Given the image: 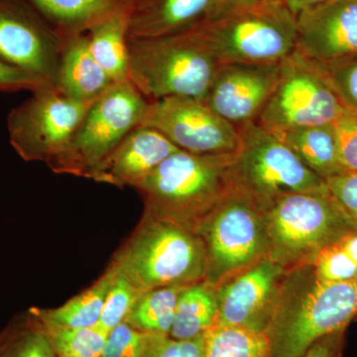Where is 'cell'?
<instances>
[{"mask_svg": "<svg viewBox=\"0 0 357 357\" xmlns=\"http://www.w3.org/2000/svg\"><path fill=\"white\" fill-rule=\"evenodd\" d=\"M114 268L96 285L52 310H32V318L42 328H89L98 325L112 280Z\"/></svg>", "mask_w": 357, "mask_h": 357, "instance_id": "603a6c76", "label": "cell"}, {"mask_svg": "<svg viewBox=\"0 0 357 357\" xmlns=\"http://www.w3.org/2000/svg\"><path fill=\"white\" fill-rule=\"evenodd\" d=\"M40 328L50 340L57 357H102L109 335V332L98 325L77 328Z\"/></svg>", "mask_w": 357, "mask_h": 357, "instance_id": "4316f807", "label": "cell"}, {"mask_svg": "<svg viewBox=\"0 0 357 357\" xmlns=\"http://www.w3.org/2000/svg\"><path fill=\"white\" fill-rule=\"evenodd\" d=\"M297 18V49L321 66L357 55V0H328Z\"/></svg>", "mask_w": 357, "mask_h": 357, "instance_id": "2e32d148", "label": "cell"}, {"mask_svg": "<svg viewBox=\"0 0 357 357\" xmlns=\"http://www.w3.org/2000/svg\"><path fill=\"white\" fill-rule=\"evenodd\" d=\"M218 314L217 289L206 281L185 286L178 296L169 337L175 340L202 337L215 325Z\"/></svg>", "mask_w": 357, "mask_h": 357, "instance_id": "cb8c5ba5", "label": "cell"}, {"mask_svg": "<svg viewBox=\"0 0 357 357\" xmlns=\"http://www.w3.org/2000/svg\"><path fill=\"white\" fill-rule=\"evenodd\" d=\"M311 267L312 273L321 281L357 280V263L347 255L338 243L321 249Z\"/></svg>", "mask_w": 357, "mask_h": 357, "instance_id": "f546056e", "label": "cell"}, {"mask_svg": "<svg viewBox=\"0 0 357 357\" xmlns=\"http://www.w3.org/2000/svg\"><path fill=\"white\" fill-rule=\"evenodd\" d=\"M141 126L159 131L178 149L192 154H234L241 145L238 128L198 98L151 100Z\"/></svg>", "mask_w": 357, "mask_h": 357, "instance_id": "7c38bea8", "label": "cell"}, {"mask_svg": "<svg viewBox=\"0 0 357 357\" xmlns=\"http://www.w3.org/2000/svg\"><path fill=\"white\" fill-rule=\"evenodd\" d=\"M50 340L32 318L26 328L4 333L0 357H56Z\"/></svg>", "mask_w": 357, "mask_h": 357, "instance_id": "f1b7e54d", "label": "cell"}, {"mask_svg": "<svg viewBox=\"0 0 357 357\" xmlns=\"http://www.w3.org/2000/svg\"><path fill=\"white\" fill-rule=\"evenodd\" d=\"M328 194L357 230V173H342L326 180Z\"/></svg>", "mask_w": 357, "mask_h": 357, "instance_id": "836d02e7", "label": "cell"}, {"mask_svg": "<svg viewBox=\"0 0 357 357\" xmlns=\"http://www.w3.org/2000/svg\"><path fill=\"white\" fill-rule=\"evenodd\" d=\"M194 229L206 250L204 281L215 288L269 257L261 208L236 187Z\"/></svg>", "mask_w": 357, "mask_h": 357, "instance_id": "52a82bcc", "label": "cell"}, {"mask_svg": "<svg viewBox=\"0 0 357 357\" xmlns=\"http://www.w3.org/2000/svg\"><path fill=\"white\" fill-rule=\"evenodd\" d=\"M153 337L124 321L109 333L102 357H147Z\"/></svg>", "mask_w": 357, "mask_h": 357, "instance_id": "4dcf8cb0", "label": "cell"}, {"mask_svg": "<svg viewBox=\"0 0 357 357\" xmlns=\"http://www.w3.org/2000/svg\"><path fill=\"white\" fill-rule=\"evenodd\" d=\"M227 3H241V2L255 1V0H225Z\"/></svg>", "mask_w": 357, "mask_h": 357, "instance_id": "ab89813d", "label": "cell"}, {"mask_svg": "<svg viewBox=\"0 0 357 357\" xmlns=\"http://www.w3.org/2000/svg\"><path fill=\"white\" fill-rule=\"evenodd\" d=\"M225 0H131L128 39L181 34L211 20Z\"/></svg>", "mask_w": 357, "mask_h": 357, "instance_id": "e0dca14e", "label": "cell"}, {"mask_svg": "<svg viewBox=\"0 0 357 357\" xmlns=\"http://www.w3.org/2000/svg\"><path fill=\"white\" fill-rule=\"evenodd\" d=\"M270 131V130H269ZM312 172L328 180L344 173L333 123L271 131Z\"/></svg>", "mask_w": 357, "mask_h": 357, "instance_id": "44dd1931", "label": "cell"}, {"mask_svg": "<svg viewBox=\"0 0 357 357\" xmlns=\"http://www.w3.org/2000/svg\"><path fill=\"white\" fill-rule=\"evenodd\" d=\"M284 3L292 11L294 15L297 16L302 11L319 6L328 0H283Z\"/></svg>", "mask_w": 357, "mask_h": 357, "instance_id": "74e56055", "label": "cell"}, {"mask_svg": "<svg viewBox=\"0 0 357 357\" xmlns=\"http://www.w3.org/2000/svg\"><path fill=\"white\" fill-rule=\"evenodd\" d=\"M340 333H333L321 338L301 357H337Z\"/></svg>", "mask_w": 357, "mask_h": 357, "instance_id": "8d00e7d4", "label": "cell"}, {"mask_svg": "<svg viewBox=\"0 0 357 357\" xmlns=\"http://www.w3.org/2000/svg\"><path fill=\"white\" fill-rule=\"evenodd\" d=\"M147 357H204V335L191 340H175L154 335Z\"/></svg>", "mask_w": 357, "mask_h": 357, "instance_id": "e575fe53", "label": "cell"}, {"mask_svg": "<svg viewBox=\"0 0 357 357\" xmlns=\"http://www.w3.org/2000/svg\"><path fill=\"white\" fill-rule=\"evenodd\" d=\"M43 86L46 84L39 79L0 61V93L34 91Z\"/></svg>", "mask_w": 357, "mask_h": 357, "instance_id": "d590c367", "label": "cell"}, {"mask_svg": "<svg viewBox=\"0 0 357 357\" xmlns=\"http://www.w3.org/2000/svg\"><path fill=\"white\" fill-rule=\"evenodd\" d=\"M340 245L344 249L347 255L357 263V230L351 232L338 241Z\"/></svg>", "mask_w": 357, "mask_h": 357, "instance_id": "f35d334b", "label": "cell"}, {"mask_svg": "<svg viewBox=\"0 0 357 357\" xmlns=\"http://www.w3.org/2000/svg\"><path fill=\"white\" fill-rule=\"evenodd\" d=\"M237 128L241 145L234 159V183L260 208L284 195L328 191L325 178L305 166L271 131L255 121Z\"/></svg>", "mask_w": 357, "mask_h": 357, "instance_id": "ba28073f", "label": "cell"}, {"mask_svg": "<svg viewBox=\"0 0 357 357\" xmlns=\"http://www.w3.org/2000/svg\"><path fill=\"white\" fill-rule=\"evenodd\" d=\"M323 67L342 105L357 110V55Z\"/></svg>", "mask_w": 357, "mask_h": 357, "instance_id": "d6a6232c", "label": "cell"}, {"mask_svg": "<svg viewBox=\"0 0 357 357\" xmlns=\"http://www.w3.org/2000/svg\"><path fill=\"white\" fill-rule=\"evenodd\" d=\"M287 274L267 257L220 284L215 324L267 333Z\"/></svg>", "mask_w": 357, "mask_h": 357, "instance_id": "5bb4252c", "label": "cell"}, {"mask_svg": "<svg viewBox=\"0 0 357 357\" xmlns=\"http://www.w3.org/2000/svg\"><path fill=\"white\" fill-rule=\"evenodd\" d=\"M117 271L144 293L204 281L203 241L191 227L150 211L149 220L119 258Z\"/></svg>", "mask_w": 357, "mask_h": 357, "instance_id": "8992f818", "label": "cell"}, {"mask_svg": "<svg viewBox=\"0 0 357 357\" xmlns=\"http://www.w3.org/2000/svg\"><path fill=\"white\" fill-rule=\"evenodd\" d=\"M357 316V280L325 282L311 265L286 275L267 333L272 357H301Z\"/></svg>", "mask_w": 357, "mask_h": 357, "instance_id": "6da1fadb", "label": "cell"}, {"mask_svg": "<svg viewBox=\"0 0 357 357\" xmlns=\"http://www.w3.org/2000/svg\"><path fill=\"white\" fill-rule=\"evenodd\" d=\"M280 64L220 65L204 102L236 128L256 121L278 81Z\"/></svg>", "mask_w": 357, "mask_h": 357, "instance_id": "9a60e30c", "label": "cell"}, {"mask_svg": "<svg viewBox=\"0 0 357 357\" xmlns=\"http://www.w3.org/2000/svg\"><path fill=\"white\" fill-rule=\"evenodd\" d=\"M204 357H272L265 332L215 324L204 335Z\"/></svg>", "mask_w": 357, "mask_h": 357, "instance_id": "d4e9b609", "label": "cell"}, {"mask_svg": "<svg viewBox=\"0 0 357 357\" xmlns=\"http://www.w3.org/2000/svg\"><path fill=\"white\" fill-rule=\"evenodd\" d=\"M261 211L269 258L287 273L310 266L321 249L356 231L328 191L284 195Z\"/></svg>", "mask_w": 357, "mask_h": 357, "instance_id": "5b68a950", "label": "cell"}, {"mask_svg": "<svg viewBox=\"0 0 357 357\" xmlns=\"http://www.w3.org/2000/svg\"><path fill=\"white\" fill-rule=\"evenodd\" d=\"M114 271V280L105 298L98 323L100 328L109 333L115 326L126 321L134 304L142 294L128 277L119 273L115 267Z\"/></svg>", "mask_w": 357, "mask_h": 357, "instance_id": "83f0119b", "label": "cell"}, {"mask_svg": "<svg viewBox=\"0 0 357 357\" xmlns=\"http://www.w3.org/2000/svg\"><path fill=\"white\" fill-rule=\"evenodd\" d=\"M185 286L152 289L142 293L126 319L141 332L169 335L175 318L178 296Z\"/></svg>", "mask_w": 357, "mask_h": 357, "instance_id": "484cf974", "label": "cell"}, {"mask_svg": "<svg viewBox=\"0 0 357 357\" xmlns=\"http://www.w3.org/2000/svg\"><path fill=\"white\" fill-rule=\"evenodd\" d=\"M192 31L220 65L280 64L297 49V18L283 0L227 3Z\"/></svg>", "mask_w": 357, "mask_h": 357, "instance_id": "7a4b0ae2", "label": "cell"}, {"mask_svg": "<svg viewBox=\"0 0 357 357\" xmlns=\"http://www.w3.org/2000/svg\"><path fill=\"white\" fill-rule=\"evenodd\" d=\"M31 93L7 117L10 143L23 159L43 160L53 165L67 151L93 102H77L55 86Z\"/></svg>", "mask_w": 357, "mask_h": 357, "instance_id": "8fae6325", "label": "cell"}, {"mask_svg": "<svg viewBox=\"0 0 357 357\" xmlns=\"http://www.w3.org/2000/svg\"><path fill=\"white\" fill-rule=\"evenodd\" d=\"M178 150L159 131L140 126L124 138L91 176L102 182L136 187Z\"/></svg>", "mask_w": 357, "mask_h": 357, "instance_id": "ac0fdd59", "label": "cell"}, {"mask_svg": "<svg viewBox=\"0 0 357 357\" xmlns=\"http://www.w3.org/2000/svg\"><path fill=\"white\" fill-rule=\"evenodd\" d=\"M323 66L296 49L282 61L278 81L256 119L270 131L333 123L344 109Z\"/></svg>", "mask_w": 357, "mask_h": 357, "instance_id": "9c48e42d", "label": "cell"}, {"mask_svg": "<svg viewBox=\"0 0 357 357\" xmlns=\"http://www.w3.org/2000/svg\"><path fill=\"white\" fill-rule=\"evenodd\" d=\"M112 84L89 50L86 33L65 37L54 86L77 102H95Z\"/></svg>", "mask_w": 357, "mask_h": 357, "instance_id": "d6986e66", "label": "cell"}, {"mask_svg": "<svg viewBox=\"0 0 357 357\" xmlns=\"http://www.w3.org/2000/svg\"><path fill=\"white\" fill-rule=\"evenodd\" d=\"M129 81L148 102L182 96L204 100L220 67L194 31L128 39Z\"/></svg>", "mask_w": 357, "mask_h": 357, "instance_id": "277c9868", "label": "cell"}, {"mask_svg": "<svg viewBox=\"0 0 357 357\" xmlns=\"http://www.w3.org/2000/svg\"><path fill=\"white\" fill-rule=\"evenodd\" d=\"M63 37L91 27L130 8L131 0H26Z\"/></svg>", "mask_w": 357, "mask_h": 357, "instance_id": "ffe728a7", "label": "cell"}, {"mask_svg": "<svg viewBox=\"0 0 357 357\" xmlns=\"http://www.w3.org/2000/svg\"><path fill=\"white\" fill-rule=\"evenodd\" d=\"M333 128L344 173H357V110L344 107Z\"/></svg>", "mask_w": 357, "mask_h": 357, "instance_id": "1f68e13d", "label": "cell"}, {"mask_svg": "<svg viewBox=\"0 0 357 357\" xmlns=\"http://www.w3.org/2000/svg\"><path fill=\"white\" fill-rule=\"evenodd\" d=\"M148 102L130 81L112 84L91 105L67 151L53 165L62 171L91 175L141 126Z\"/></svg>", "mask_w": 357, "mask_h": 357, "instance_id": "30bf717a", "label": "cell"}, {"mask_svg": "<svg viewBox=\"0 0 357 357\" xmlns=\"http://www.w3.org/2000/svg\"><path fill=\"white\" fill-rule=\"evenodd\" d=\"M64 37L26 0H0V61L54 86Z\"/></svg>", "mask_w": 357, "mask_h": 357, "instance_id": "4fadbf2b", "label": "cell"}, {"mask_svg": "<svg viewBox=\"0 0 357 357\" xmlns=\"http://www.w3.org/2000/svg\"><path fill=\"white\" fill-rule=\"evenodd\" d=\"M236 154L197 155L178 151L136 185L149 210L195 229L236 188Z\"/></svg>", "mask_w": 357, "mask_h": 357, "instance_id": "3957f363", "label": "cell"}, {"mask_svg": "<svg viewBox=\"0 0 357 357\" xmlns=\"http://www.w3.org/2000/svg\"><path fill=\"white\" fill-rule=\"evenodd\" d=\"M4 337V333H2V335H0V345L2 344V340H3Z\"/></svg>", "mask_w": 357, "mask_h": 357, "instance_id": "60d3db41", "label": "cell"}, {"mask_svg": "<svg viewBox=\"0 0 357 357\" xmlns=\"http://www.w3.org/2000/svg\"><path fill=\"white\" fill-rule=\"evenodd\" d=\"M129 9L110 16L86 32L89 50L114 84L129 81Z\"/></svg>", "mask_w": 357, "mask_h": 357, "instance_id": "7402d4cb", "label": "cell"}]
</instances>
